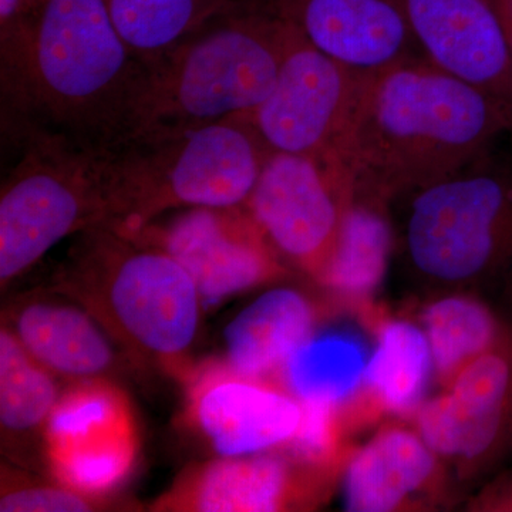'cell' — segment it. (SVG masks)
<instances>
[{
	"instance_id": "d4e9b609",
	"label": "cell",
	"mask_w": 512,
	"mask_h": 512,
	"mask_svg": "<svg viewBox=\"0 0 512 512\" xmlns=\"http://www.w3.org/2000/svg\"><path fill=\"white\" fill-rule=\"evenodd\" d=\"M59 394L50 370L37 362L15 333L0 332V424L8 434L46 426Z\"/></svg>"
},
{
	"instance_id": "ac0fdd59",
	"label": "cell",
	"mask_w": 512,
	"mask_h": 512,
	"mask_svg": "<svg viewBox=\"0 0 512 512\" xmlns=\"http://www.w3.org/2000/svg\"><path fill=\"white\" fill-rule=\"evenodd\" d=\"M436 470L437 454L419 433L384 429L350 458L343 480L346 510H397L433 480Z\"/></svg>"
},
{
	"instance_id": "7c38bea8",
	"label": "cell",
	"mask_w": 512,
	"mask_h": 512,
	"mask_svg": "<svg viewBox=\"0 0 512 512\" xmlns=\"http://www.w3.org/2000/svg\"><path fill=\"white\" fill-rule=\"evenodd\" d=\"M448 390L416 413L437 456L488 463L512 444V336L464 366Z\"/></svg>"
},
{
	"instance_id": "4316f807",
	"label": "cell",
	"mask_w": 512,
	"mask_h": 512,
	"mask_svg": "<svg viewBox=\"0 0 512 512\" xmlns=\"http://www.w3.org/2000/svg\"><path fill=\"white\" fill-rule=\"evenodd\" d=\"M96 495L80 493L60 484V487H20L2 493V512H84L99 510Z\"/></svg>"
},
{
	"instance_id": "603a6c76",
	"label": "cell",
	"mask_w": 512,
	"mask_h": 512,
	"mask_svg": "<svg viewBox=\"0 0 512 512\" xmlns=\"http://www.w3.org/2000/svg\"><path fill=\"white\" fill-rule=\"evenodd\" d=\"M234 0H106L131 52L151 63L174 49Z\"/></svg>"
},
{
	"instance_id": "52a82bcc",
	"label": "cell",
	"mask_w": 512,
	"mask_h": 512,
	"mask_svg": "<svg viewBox=\"0 0 512 512\" xmlns=\"http://www.w3.org/2000/svg\"><path fill=\"white\" fill-rule=\"evenodd\" d=\"M16 161L0 194V281L5 286L69 235L106 225L107 150L46 134L8 141Z\"/></svg>"
},
{
	"instance_id": "4fadbf2b",
	"label": "cell",
	"mask_w": 512,
	"mask_h": 512,
	"mask_svg": "<svg viewBox=\"0 0 512 512\" xmlns=\"http://www.w3.org/2000/svg\"><path fill=\"white\" fill-rule=\"evenodd\" d=\"M311 45L363 76L423 56L402 0H264Z\"/></svg>"
},
{
	"instance_id": "3957f363",
	"label": "cell",
	"mask_w": 512,
	"mask_h": 512,
	"mask_svg": "<svg viewBox=\"0 0 512 512\" xmlns=\"http://www.w3.org/2000/svg\"><path fill=\"white\" fill-rule=\"evenodd\" d=\"M292 35L264 0L229 3L146 64L130 137L248 116L274 89Z\"/></svg>"
},
{
	"instance_id": "ffe728a7",
	"label": "cell",
	"mask_w": 512,
	"mask_h": 512,
	"mask_svg": "<svg viewBox=\"0 0 512 512\" xmlns=\"http://www.w3.org/2000/svg\"><path fill=\"white\" fill-rule=\"evenodd\" d=\"M433 369L424 330L406 320H389L380 326L363 384L383 410L409 416L423 404Z\"/></svg>"
},
{
	"instance_id": "cb8c5ba5",
	"label": "cell",
	"mask_w": 512,
	"mask_h": 512,
	"mask_svg": "<svg viewBox=\"0 0 512 512\" xmlns=\"http://www.w3.org/2000/svg\"><path fill=\"white\" fill-rule=\"evenodd\" d=\"M389 249L390 231L383 211L353 202L323 284L349 301H365L382 284Z\"/></svg>"
},
{
	"instance_id": "f1b7e54d",
	"label": "cell",
	"mask_w": 512,
	"mask_h": 512,
	"mask_svg": "<svg viewBox=\"0 0 512 512\" xmlns=\"http://www.w3.org/2000/svg\"><path fill=\"white\" fill-rule=\"evenodd\" d=\"M512 55V0H491Z\"/></svg>"
},
{
	"instance_id": "2e32d148",
	"label": "cell",
	"mask_w": 512,
	"mask_h": 512,
	"mask_svg": "<svg viewBox=\"0 0 512 512\" xmlns=\"http://www.w3.org/2000/svg\"><path fill=\"white\" fill-rule=\"evenodd\" d=\"M296 497L291 464L278 456L225 457L188 474L160 501L167 511L272 512Z\"/></svg>"
},
{
	"instance_id": "6da1fadb",
	"label": "cell",
	"mask_w": 512,
	"mask_h": 512,
	"mask_svg": "<svg viewBox=\"0 0 512 512\" xmlns=\"http://www.w3.org/2000/svg\"><path fill=\"white\" fill-rule=\"evenodd\" d=\"M146 74L106 0H43L26 22L0 32L3 138L119 146L133 133Z\"/></svg>"
},
{
	"instance_id": "484cf974",
	"label": "cell",
	"mask_w": 512,
	"mask_h": 512,
	"mask_svg": "<svg viewBox=\"0 0 512 512\" xmlns=\"http://www.w3.org/2000/svg\"><path fill=\"white\" fill-rule=\"evenodd\" d=\"M301 406V424L282 447L288 448L299 463L315 468L329 466L338 457L339 407L322 403H301Z\"/></svg>"
},
{
	"instance_id": "44dd1931",
	"label": "cell",
	"mask_w": 512,
	"mask_h": 512,
	"mask_svg": "<svg viewBox=\"0 0 512 512\" xmlns=\"http://www.w3.org/2000/svg\"><path fill=\"white\" fill-rule=\"evenodd\" d=\"M434 370L448 386L474 359L500 346L512 333L485 303L468 296H448L423 313Z\"/></svg>"
},
{
	"instance_id": "9a60e30c",
	"label": "cell",
	"mask_w": 512,
	"mask_h": 512,
	"mask_svg": "<svg viewBox=\"0 0 512 512\" xmlns=\"http://www.w3.org/2000/svg\"><path fill=\"white\" fill-rule=\"evenodd\" d=\"M191 414L222 457L256 454L284 446L298 430V399L228 365L208 367L190 390Z\"/></svg>"
},
{
	"instance_id": "8fae6325",
	"label": "cell",
	"mask_w": 512,
	"mask_h": 512,
	"mask_svg": "<svg viewBox=\"0 0 512 512\" xmlns=\"http://www.w3.org/2000/svg\"><path fill=\"white\" fill-rule=\"evenodd\" d=\"M45 451L60 484L96 497L109 493L137 456L126 396L106 380H80L57 399L45 426Z\"/></svg>"
},
{
	"instance_id": "9c48e42d",
	"label": "cell",
	"mask_w": 512,
	"mask_h": 512,
	"mask_svg": "<svg viewBox=\"0 0 512 512\" xmlns=\"http://www.w3.org/2000/svg\"><path fill=\"white\" fill-rule=\"evenodd\" d=\"M353 202L343 168L271 153L245 207L279 256L323 282Z\"/></svg>"
},
{
	"instance_id": "e0dca14e",
	"label": "cell",
	"mask_w": 512,
	"mask_h": 512,
	"mask_svg": "<svg viewBox=\"0 0 512 512\" xmlns=\"http://www.w3.org/2000/svg\"><path fill=\"white\" fill-rule=\"evenodd\" d=\"M99 323L84 306L36 299L15 309L8 328L50 372L90 380L116 366V353Z\"/></svg>"
},
{
	"instance_id": "7a4b0ae2",
	"label": "cell",
	"mask_w": 512,
	"mask_h": 512,
	"mask_svg": "<svg viewBox=\"0 0 512 512\" xmlns=\"http://www.w3.org/2000/svg\"><path fill=\"white\" fill-rule=\"evenodd\" d=\"M512 133V106L414 57L366 79L339 164L382 210L457 173Z\"/></svg>"
},
{
	"instance_id": "5b68a950",
	"label": "cell",
	"mask_w": 512,
	"mask_h": 512,
	"mask_svg": "<svg viewBox=\"0 0 512 512\" xmlns=\"http://www.w3.org/2000/svg\"><path fill=\"white\" fill-rule=\"evenodd\" d=\"M80 234L63 288L128 348L177 366L200 325L202 299L191 276L163 249L119 229Z\"/></svg>"
},
{
	"instance_id": "8992f818",
	"label": "cell",
	"mask_w": 512,
	"mask_h": 512,
	"mask_svg": "<svg viewBox=\"0 0 512 512\" xmlns=\"http://www.w3.org/2000/svg\"><path fill=\"white\" fill-rule=\"evenodd\" d=\"M404 251L420 275L460 284L512 268V151L497 146L410 195Z\"/></svg>"
},
{
	"instance_id": "30bf717a",
	"label": "cell",
	"mask_w": 512,
	"mask_h": 512,
	"mask_svg": "<svg viewBox=\"0 0 512 512\" xmlns=\"http://www.w3.org/2000/svg\"><path fill=\"white\" fill-rule=\"evenodd\" d=\"M123 234L173 256L207 306L285 274L278 252L245 205L184 208L170 220Z\"/></svg>"
},
{
	"instance_id": "ba28073f",
	"label": "cell",
	"mask_w": 512,
	"mask_h": 512,
	"mask_svg": "<svg viewBox=\"0 0 512 512\" xmlns=\"http://www.w3.org/2000/svg\"><path fill=\"white\" fill-rule=\"evenodd\" d=\"M367 77L320 52L293 29L274 89L245 117L272 153L340 167L339 153Z\"/></svg>"
},
{
	"instance_id": "277c9868",
	"label": "cell",
	"mask_w": 512,
	"mask_h": 512,
	"mask_svg": "<svg viewBox=\"0 0 512 512\" xmlns=\"http://www.w3.org/2000/svg\"><path fill=\"white\" fill-rule=\"evenodd\" d=\"M271 153L245 116L127 138L106 154V225L133 232L170 210L247 205Z\"/></svg>"
},
{
	"instance_id": "83f0119b",
	"label": "cell",
	"mask_w": 512,
	"mask_h": 512,
	"mask_svg": "<svg viewBox=\"0 0 512 512\" xmlns=\"http://www.w3.org/2000/svg\"><path fill=\"white\" fill-rule=\"evenodd\" d=\"M42 3L43 0H0V32L26 22Z\"/></svg>"
},
{
	"instance_id": "7402d4cb",
	"label": "cell",
	"mask_w": 512,
	"mask_h": 512,
	"mask_svg": "<svg viewBox=\"0 0 512 512\" xmlns=\"http://www.w3.org/2000/svg\"><path fill=\"white\" fill-rule=\"evenodd\" d=\"M367 362L359 340L333 333L306 340L286 360L284 375L299 402L339 407L363 386Z\"/></svg>"
},
{
	"instance_id": "5bb4252c",
	"label": "cell",
	"mask_w": 512,
	"mask_h": 512,
	"mask_svg": "<svg viewBox=\"0 0 512 512\" xmlns=\"http://www.w3.org/2000/svg\"><path fill=\"white\" fill-rule=\"evenodd\" d=\"M424 59L512 106V55L491 0H402Z\"/></svg>"
},
{
	"instance_id": "d6986e66",
	"label": "cell",
	"mask_w": 512,
	"mask_h": 512,
	"mask_svg": "<svg viewBox=\"0 0 512 512\" xmlns=\"http://www.w3.org/2000/svg\"><path fill=\"white\" fill-rule=\"evenodd\" d=\"M315 311L301 292L278 288L249 303L225 329L228 366L239 375L258 377L284 367L311 339Z\"/></svg>"
}]
</instances>
